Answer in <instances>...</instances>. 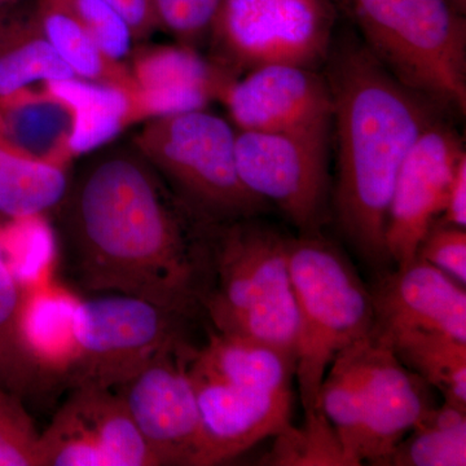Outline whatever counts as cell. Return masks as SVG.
<instances>
[{"instance_id":"cell-1","label":"cell","mask_w":466,"mask_h":466,"mask_svg":"<svg viewBox=\"0 0 466 466\" xmlns=\"http://www.w3.org/2000/svg\"><path fill=\"white\" fill-rule=\"evenodd\" d=\"M66 198L70 266L85 290L148 300L187 319L202 309L210 232L187 228L137 149L92 157Z\"/></svg>"},{"instance_id":"cell-2","label":"cell","mask_w":466,"mask_h":466,"mask_svg":"<svg viewBox=\"0 0 466 466\" xmlns=\"http://www.w3.org/2000/svg\"><path fill=\"white\" fill-rule=\"evenodd\" d=\"M327 85L337 135V220L361 258L381 267L390 262L385 232L395 180L434 113L357 42L333 52Z\"/></svg>"},{"instance_id":"cell-3","label":"cell","mask_w":466,"mask_h":466,"mask_svg":"<svg viewBox=\"0 0 466 466\" xmlns=\"http://www.w3.org/2000/svg\"><path fill=\"white\" fill-rule=\"evenodd\" d=\"M244 220L210 229V281L202 309L217 332L266 343L296 358L299 311L289 238Z\"/></svg>"},{"instance_id":"cell-4","label":"cell","mask_w":466,"mask_h":466,"mask_svg":"<svg viewBox=\"0 0 466 466\" xmlns=\"http://www.w3.org/2000/svg\"><path fill=\"white\" fill-rule=\"evenodd\" d=\"M366 47L394 78L464 116L466 27L447 0H345Z\"/></svg>"},{"instance_id":"cell-5","label":"cell","mask_w":466,"mask_h":466,"mask_svg":"<svg viewBox=\"0 0 466 466\" xmlns=\"http://www.w3.org/2000/svg\"><path fill=\"white\" fill-rule=\"evenodd\" d=\"M297 311L296 380L305 416L337 355L372 330V294L341 251L317 233L289 238Z\"/></svg>"},{"instance_id":"cell-6","label":"cell","mask_w":466,"mask_h":466,"mask_svg":"<svg viewBox=\"0 0 466 466\" xmlns=\"http://www.w3.org/2000/svg\"><path fill=\"white\" fill-rule=\"evenodd\" d=\"M133 142L207 222L248 219L266 208L238 177L236 131L222 116L205 109L152 116Z\"/></svg>"},{"instance_id":"cell-7","label":"cell","mask_w":466,"mask_h":466,"mask_svg":"<svg viewBox=\"0 0 466 466\" xmlns=\"http://www.w3.org/2000/svg\"><path fill=\"white\" fill-rule=\"evenodd\" d=\"M188 319L135 297L109 294L73 303L61 379L115 390L167 350L186 343Z\"/></svg>"},{"instance_id":"cell-8","label":"cell","mask_w":466,"mask_h":466,"mask_svg":"<svg viewBox=\"0 0 466 466\" xmlns=\"http://www.w3.org/2000/svg\"><path fill=\"white\" fill-rule=\"evenodd\" d=\"M332 29L329 0H222L210 34L233 75L272 64L314 69L329 54Z\"/></svg>"},{"instance_id":"cell-9","label":"cell","mask_w":466,"mask_h":466,"mask_svg":"<svg viewBox=\"0 0 466 466\" xmlns=\"http://www.w3.org/2000/svg\"><path fill=\"white\" fill-rule=\"evenodd\" d=\"M327 130L236 133V167L242 184L276 205L303 233H318L329 195Z\"/></svg>"},{"instance_id":"cell-10","label":"cell","mask_w":466,"mask_h":466,"mask_svg":"<svg viewBox=\"0 0 466 466\" xmlns=\"http://www.w3.org/2000/svg\"><path fill=\"white\" fill-rule=\"evenodd\" d=\"M192 349L186 342L162 352L116 389L159 466H204V431L188 370Z\"/></svg>"},{"instance_id":"cell-11","label":"cell","mask_w":466,"mask_h":466,"mask_svg":"<svg viewBox=\"0 0 466 466\" xmlns=\"http://www.w3.org/2000/svg\"><path fill=\"white\" fill-rule=\"evenodd\" d=\"M464 156L458 135L438 119L413 144L388 208L385 242L390 262L401 267L416 259L426 232L443 214L451 179Z\"/></svg>"},{"instance_id":"cell-12","label":"cell","mask_w":466,"mask_h":466,"mask_svg":"<svg viewBox=\"0 0 466 466\" xmlns=\"http://www.w3.org/2000/svg\"><path fill=\"white\" fill-rule=\"evenodd\" d=\"M242 131L294 133L327 130L332 96L327 81L309 67L272 64L233 79L222 99Z\"/></svg>"},{"instance_id":"cell-13","label":"cell","mask_w":466,"mask_h":466,"mask_svg":"<svg viewBox=\"0 0 466 466\" xmlns=\"http://www.w3.org/2000/svg\"><path fill=\"white\" fill-rule=\"evenodd\" d=\"M428 386L373 329L361 339L360 464H379L431 410Z\"/></svg>"},{"instance_id":"cell-14","label":"cell","mask_w":466,"mask_h":466,"mask_svg":"<svg viewBox=\"0 0 466 466\" xmlns=\"http://www.w3.org/2000/svg\"><path fill=\"white\" fill-rule=\"evenodd\" d=\"M188 370L204 431V466L228 461L290 428L293 390L240 388L196 367L191 358Z\"/></svg>"},{"instance_id":"cell-15","label":"cell","mask_w":466,"mask_h":466,"mask_svg":"<svg viewBox=\"0 0 466 466\" xmlns=\"http://www.w3.org/2000/svg\"><path fill=\"white\" fill-rule=\"evenodd\" d=\"M373 329L422 330L466 342L465 285L416 258L383 276L372 290Z\"/></svg>"},{"instance_id":"cell-16","label":"cell","mask_w":466,"mask_h":466,"mask_svg":"<svg viewBox=\"0 0 466 466\" xmlns=\"http://www.w3.org/2000/svg\"><path fill=\"white\" fill-rule=\"evenodd\" d=\"M128 67L142 90L146 118L205 109L210 101L222 99L235 79L226 67L186 45L140 48Z\"/></svg>"},{"instance_id":"cell-17","label":"cell","mask_w":466,"mask_h":466,"mask_svg":"<svg viewBox=\"0 0 466 466\" xmlns=\"http://www.w3.org/2000/svg\"><path fill=\"white\" fill-rule=\"evenodd\" d=\"M0 124L9 142L36 161L67 167L73 158L75 104L47 84L0 97Z\"/></svg>"},{"instance_id":"cell-18","label":"cell","mask_w":466,"mask_h":466,"mask_svg":"<svg viewBox=\"0 0 466 466\" xmlns=\"http://www.w3.org/2000/svg\"><path fill=\"white\" fill-rule=\"evenodd\" d=\"M191 361L223 381L260 391H290L296 358L266 343L213 330Z\"/></svg>"},{"instance_id":"cell-19","label":"cell","mask_w":466,"mask_h":466,"mask_svg":"<svg viewBox=\"0 0 466 466\" xmlns=\"http://www.w3.org/2000/svg\"><path fill=\"white\" fill-rule=\"evenodd\" d=\"M33 16L58 56L76 78L127 92L142 100L130 67L100 50L64 0H38Z\"/></svg>"},{"instance_id":"cell-20","label":"cell","mask_w":466,"mask_h":466,"mask_svg":"<svg viewBox=\"0 0 466 466\" xmlns=\"http://www.w3.org/2000/svg\"><path fill=\"white\" fill-rule=\"evenodd\" d=\"M69 188L67 167L36 161L21 152L0 124V218L41 217L66 200Z\"/></svg>"},{"instance_id":"cell-21","label":"cell","mask_w":466,"mask_h":466,"mask_svg":"<svg viewBox=\"0 0 466 466\" xmlns=\"http://www.w3.org/2000/svg\"><path fill=\"white\" fill-rule=\"evenodd\" d=\"M25 312L26 302L5 260L0 235V390L23 400L52 380L27 337Z\"/></svg>"},{"instance_id":"cell-22","label":"cell","mask_w":466,"mask_h":466,"mask_svg":"<svg viewBox=\"0 0 466 466\" xmlns=\"http://www.w3.org/2000/svg\"><path fill=\"white\" fill-rule=\"evenodd\" d=\"M78 79L42 33L33 15L0 16V97L43 82Z\"/></svg>"},{"instance_id":"cell-23","label":"cell","mask_w":466,"mask_h":466,"mask_svg":"<svg viewBox=\"0 0 466 466\" xmlns=\"http://www.w3.org/2000/svg\"><path fill=\"white\" fill-rule=\"evenodd\" d=\"M373 332L403 366L440 390L446 403L466 410V342L422 330Z\"/></svg>"},{"instance_id":"cell-24","label":"cell","mask_w":466,"mask_h":466,"mask_svg":"<svg viewBox=\"0 0 466 466\" xmlns=\"http://www.w3.org/2000/svg\"><path fill=\"white\" fill-rule=\"evenodd\" d=\"M47 85L75 104L76 128L72 143L73 157L108 143L131 122L146 118L142 100L118 88L82 79L47 82Z\"/></svg>"},{"instance_id":"cell-25","label":"cell","mask_w":466,"mask_h":466,"mask_svg":"<svg viewBox=\"0 0 466 466\" xmlns=\"http://www.w3.org/2000/svg\"><path fill=\"white\" fill-rule=\"evenodd\" d=\"M70 397L90 426L106 466H159L116 392L108 389L76 388Z\"/></svg>"},{"instance_id":"cell-26","label":"cell","mask_w":466,"mask_h":466,"mask_svg":"<svg viewBox=\"0 0 466 466\" xmlns=\"http://www.w3.org/2000/svg\"><path fill=\"white\" fill-rule=\"evenodd\" d=\"M466 410L444 401L431 407L377 465L465 466Z\"/></svg>"},{"instance_id":"cell-27","label":"cell","mask_w":466,"mask_h":466,"mask_svg":"<svg viewBox=\"0 0 466 466\" xmlns=\"http://www.w3.org/2000/svg\"><path fill=\"white\" fill-rule=\"evenodd\" d=\"M360 341L352 343L334 359L317 400V410L333 426L355 466L361 465L358 459L361 431Z\"/></svg>"},{"instance_id":"cell-28","label":"cell","mask_w":466,"mask_h":466,"mask_svg":"<svg viewBox=\"0 0 466 466\" xmlns=\"http://www.w3.org/2000/svg\"><path fill=\"white\" fill-rule=\"evenodd\" d=\"M272 450L260 464L276 466H355L339 434L323 413L317 410L305 416L302 428L276 435Z\"/></svg>"},{"instance_id":"cell-29","label":"cell","mask_w":466,"mask_h":466,"mask_svg":"<svg viewBox=\"0 0 466 466\" xmlns=\"http://www.w3.org/2000/svg\"><path fill=\"white\" fill-rule=\"evenodd\" d=\"M38 466H106L99 444L72 397L39 434Z\"/></svg>"},{"instance_id":"cell-30","label":"cell","mask_w":466,"mask_h":466,"mask_svg":"<svg viewBox=\"0 0 466 466\" xmlns=\"http://www.w3.org/2000/svg\"><path fill=\"white\" fill-rule=\"evenodd\" d=\"M39 434L23 398L0 390V466H38Z\"/></svg>"},{"instance_id":"cell-31","label":"cell","mask_w":466,"mask_h":466,"mask_svg":"<svg viewBox=\"0 0 466 466\" xmlns=\"http://www.w3.org/2000/svg\"><path fill=\"white\" fill-rule=\"evenodd\" d=\"M100 50L116 61L130 56L135 41L130 26L104 0H64Z\"/></svg>"},{"instance_id":"cell-32","label":"cell","mask_w":466,"mask_h":466,"mask_svg":"<svg viewBox=\"0 0 466 466\" xmlns=\"http://www.w3.org/2000/svg\"><path fill=\"white\" fill-rule=\"evenodd\" d=\"M161 29L183 45L200 42L210 34L222 0H153Z\"/></svg>"},{"instance_id":"cell-33","label":"cell","mask_w":466,"mask_h":466,"mask_svg":"<svg viewBox=\"0 0 466 466\" xmlns=\"http://www.w3.org/2000/svg\"><path fill=\"white\" fill-rule=\"evenodd\" d=\"M416 258L437 267L461 285L466 284V232L465 228L441 223L426 232L417 250Z\"/></svg>"},{"instance_id":"cell-34","label":"cell","mask_w":466,"mask_h":466,"mask_svg":"<svg viewBox=\"0 0 466 466\" xmlns=\"http://www.w3.org/2000/svg\"><path fill=\"white\" fill-rule=\"evenodd\" d=\"M125 18L135 41L149 38L161 29L153 0H104Z\"/></svg>"},{"instance_id":"cell-35","label":"cell","mask_w":466,"mask_h":466,"mask_svg":"<svg viewBox=\"0 0 466 466\" xmlns=\"http://www.w3.org/2000/svg\"><path fill=\"white\" fill-rule=\"evenodd\" d=\"M444 223L465 228L466 227V155L460 159L451 179L443 210Z\"/></svg>"},{"instance_id":"cell-36","label":"cell","mask_w":466,"mask_h":466,"mask_svg":"<svg viewBox=\"0 0 466 466\" xmlns=\"http://www.w3.org/2000/svg\"><path fill=\"white\" fill-rule=\"evenodd\" d=\"M447 2H449L451 7L455 9L456 12H459L460 15L465 14L466 0H447Z\"/></svg>"},{"instance_id":"cell-37","label":"cell","mask_w":466,"mask_h":466,"mask_svg":"<svg viewBox=\"0 0 466 466\" xmlns=\"http://www.w3.org/2000/svg\"><path fill=\"white\" fill-rule=\"evenodd\" d=\"M16 2V0H0V16H2L5 8H7L11 3Z\"/></svg>"}]
</instances>
